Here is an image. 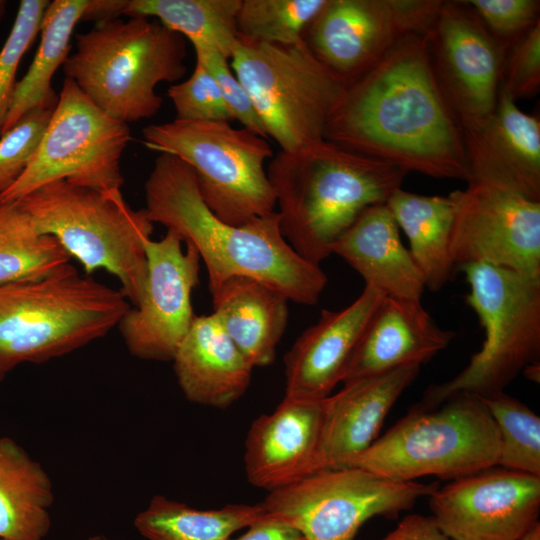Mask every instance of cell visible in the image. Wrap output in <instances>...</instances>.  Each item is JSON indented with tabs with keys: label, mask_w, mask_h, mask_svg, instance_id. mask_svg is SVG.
Returning a JSON list of instances; mask_svg holds the SVG:
<instances>
[{
	"label": "cell",
	"mask_w": 540,
	"mask_h": 540,
	"mask_svg": "<svg viewBox=\"0 0 540 540\" xmlns=\"http://www.w3.org/2000/svg\"><path fill=\"white\" fill-rule=\"evenodd\" d=\"M324 139L406 172L466 181L460 126L433 72L428 32L407 35L346 86Z\"/></svg>",
	"instance_id": "1"
},
{
	"label": "cell",
	"mask_w": 540,
	"mask_h": 540,
	"mask_svg": "<svg viewBox=\"0 0 540 540\" xmlns=\"http://www.w3.org/2000/svg\"><path fill=\"white\" fill-rule=\"evenodd\" d=\"M144 189L149 219L196 249L208 272L210 292L230 278L249 277L296 303L318 302L327 276L289 245L278 212L240 226L222 221L202 199L190 166L166 153L156 158Z\"/></svg>",
	"instance_id": "2"
},
{
	"label": "cell",
	"mask_w": 540,
	"mask_h": 540,
	"mask_svg": "<svg viewBox=\"0 0 540 540\" xmlns=\"http://www.w3.org/2000/svg\"><path fill=\"white\" fill-rule=\"evenodd\" d=\"M281 232L302 258L319 265L369 206L386 203L406 171L327 140L279 151L267 169Z\"/></svg>",
	"instance_id": "3"
},
{
	"label": "cell",
	"mask_w": 540,
	"mask_h": 540,
	"mask_svg": "<svg viewBox=\"0 0 540 540\" xmlns=\"http://www.w3.org/2000/svg\"><path fill=\"white\" fill-rule=\"evenodd\" d=\"M186 52L185 38L158 20L118 17L77 33L75 51L62 67L93 104L128 123L161 109L163 99L155 88L186 74Z\"/></svg>",
	"instance_id": "4"
},
{
	"label": "cell",
	"mask_w": 540,
	"mask_h": 540,
	"mask_svg": "<svg viewBox=\"0 0 540 540\" xmlns=\"http://www.w3.org/2000/svg\"><path fill=\"white\" fill-rule=\"evenodd\" d=\"M130 309L121 292L70 263L31 281L0 285V379L105 336Z\"/></svg>",
	"instance_id": "5"
},
{
	"label": "cell",
	"mask_w": 540,
	"mask_h": 540,
	"mask_svg": "<svg viewBox=\"0 0 540 540\" xmlns=\"http://www.w3.org/2000/svg\"><path fill=\"white\" fill-rule=\"evenodd\" d=\"M17 203L42 234L54 237L86 275L105 270L138 305L147 278L145 242L153 224L145 208L133 209L120 190L101 191L57 180Z\"/></svg>",
	"instance_id": "6"
},
{
	"label": "cell",
	"mask_w": 540,
	"mask_h": 540,
	"mask_svg": "<svg viewBox=\"0 0 540 540\" xmlns=\"http://www.w3.org/2000/svg\"><path fill=\"white\" fill-rule=\"evenodd\" d=\"M459 269L469 284L466 303L476 312L485 340L460 373L425 390L421 406L439 405L459 393L503 392L520 370L539 361L540 277L485 263Z\"/></svg>",
	"instance_id": "7"
},
{
	"label": "cell",
	"mask_w": 540,
	"mask_h": 540,
	"mask_svg": "<svg viewBox=\"0 0 540 540\" xmlns=\"http://www.w3.org/2000/svg\"><path fill=\"white\" fill-rule=\"evenodd\" d=\"M500 450L499 431L481 399L459 393L436 406L414 407L353 467L395 481L454 480L498 466Z\"/></svg>",
	"instance_id": "8"
},
{
	"label": "cell",
	"mask_w": 540,
	"mask_h": 540,
	"mask_svg": "<svg viewBox=\"0 0 540 540\" xmlns=\"http://www.w3.org/2000/svg\"><path fill=\"white\" fill-rule=\"evenodd\" d=\"M142 134L149 149L190 166L202 199L222 221L240 226L274 212L267 139L229 122L177 119L146 126Z\"/></svg>",
	"instance_id": "9"
},
{
	"label": "cell",
	"mask_w": 540,
	"mask_h": 540,
	"mask_svg": "<svg viewBox=\"0 0 540 540\" xmlns=\"http://www.w3.org/2000/svg\"><path fill=\"white\" fill-rule=\"evenodd\" d=\"M230 66L248 93L268 138L295 152L325 140L346 86L305 43L279 45L238 37Z\"/></svg>",
	"instance_id": "10"
},
{
	"label": "cell",
	"mask_w": 540,
	"mask_h": 540,
	"mask_svg": "<svg viewBox=\"0 0 540 540\" xmlns=\"http://www.w3.org/2000/svg\"><path fill=\"white\" fill-rule=\"evenodd\" d=\"M129 140L127 123L106 114L65 78L33 158L0 195V203L17 202L57 180L101 191L120 190L124 183L120 159Z\"/></svg>",
	"instance_id": "11"
},
{
	"label": "cell",
	"mask_w": 540,
	"mask_h": 540,
	"mask_svg": "<svg viewBox=\"0 0 540 540\" xmlns=\"http://www.w3.org/2000/svg\"><path fill=\"white\" fill-rule=\"evenodd\" d=\"M436 488L348 467L313 473L269 492L260 504L265 514L297 528L306 540H355L370 518L396 517Z\"/></svg>",
	"instance_id": "12"
},
{
	"label": "cell",
	"mask_w": 540,
	"mask_h": 540,
	"mask_svg": "<svg viewBox=\"0 0 540 540\" xmlns=\"http://www.w3.org/2000/svg\"><path fill=\"white\" fill-rule=\"evenodd\" d=\"M442 4L439 0H327L302 39L313 56L347 86L401 39L428 32Z\"/></svg>",
	"instance_id": "13"
},
{
	"label": "cell",
	"mask_w": 540,
	"mask_h": 540,
	"mask_svg": "<svg viewBox=\"0 0 540 540\" xmlns=\"http://www.w3.org/2000/svg\"><path fill=\"white\" fill-rule=\"evenodd\" d=\"M453 191L450 254L456 268L485 263L540 277V201L481 181Z\"/></svg>",
	"instance_id": "14"
},
{
	"label": "cell",
	"mask_w": 540,
	"mask_h": 540,
	"mask_svg": "<svg viewBox=\"0 0 540 540\" xmlns=\"http://www.w3.org/2000/svg\"><path fill=\"white\" fill-rule=\"evenodd\" d=\"M172 230L145 242L147 278L137 306L118 324L130 353L146 360L169 361L195 319L191 304L199 283L200 257Z\"/></svg>",
	"instance_id": "15"
},
{
	"label": "cell",
	"mask_w": 540,
	"mask_h": 540,
	"mask_svg": "<svg viewBox=\"0 0 540 540\" xmlns=\"http://www.w3.org/2000/svg\"><path fill=\"white\" fill-rule=\"evenodd\" d=\"M428 51L459 124L482 119L495 109L506 52L466 1H443L428 31Z\"/></svg>",
	"instance_id": "16"
},
{
	"label": "cell",
	"mask_w": 540,
	"mask_h": 540,
	"mask_svg": "<svg viewBox=\"0 0 540 540\" xmlns=\"http://www.w3.org/2000/svg\"><path fill=\"white\" fill-rule=\"evenodd\" d=\"M429 497L431 517L451 540H521L538 523L540 476L494 466Z\"/></svg>",
	"instance_id": "17"
},
{
	"label": "cell",
	"mask_w": 540,
	"mask_h": 540,
	"mask_svg": "<svg viewBox=\"0 0 540 540\" xmlns=\"http://www.w3.org/2000/svg\"><path fill=\"white\" fill-rule=\"evenodd\" d=\"M467 159L466 182L494 184L540 201V121L521 111L500 88L486 117L459 124Z\"/></svg>",
	"instance_id": "18"
},
{
	"label": "cell",
	"mask_w": 540,
	"mask_h": 540,
	"mask_svg": "<svg viewBox=\"0 0 540 540\" xmlns=\"http://www.w3.org/2000/svg\"><path fill=\"white\" fill-rule=\"evenodd\" d=\"M325 399L284 396L272 413L252 423L244 453L251 485L273 492L323 470L320 445Z\"/></svg>",
	"instance_id": "19"
},
{
	"label": "cell",
	"mask_w": 540,
	"mask_h": 540,
	"mask_svg": "<svg viewBox=\"0 0 540 540\" xmlns=\"http://www.w3.org/2000/svg\"><path fill=\"white\" fill-rule=\"evenodd\" d=\"M386 295L365 285L349 306L323 310L284 356L285 396L323 399L343 382L355 348Z\"/></svg>",
	"instance_id": "20"
},
{
	"label": "cell",
	"mask_w": 540,
	"mask_h": 540,
	"mask_svg": "<svg viewBox=\"0 0 540 540\" xmlns=\"http://www.w3.org/2000/svg\"><path fill=\"white\" fill-rule=\"evenodd\" d=\"M419 369L408 366L349 381L326 397L320 445L323 470L353 467L375 442L390 409Z\"/></svg>",
	"instance_id": "21"
},
{
	"label": "cell",
	"mask_w": 540,
	"mask_h": 540,
	"mask_svg": "<svg viewBox=\"0 0 540 540\" xmlns=\"http://www.w3.org/2000/svg\"><path fill=\"white\" fill-rule=\"evenodd\" d=\"M455 336L440 328L420 300L386 296L366 326L348 364L343 383L421 366Z\"/></svg>",
	"instance_id": "22"
},
{
	"label": "cell",
	"mask_w": 540,
	"mask_h": 540,
	"mask_svg": "<svg viewBox=\"0 0 540 540\" xmlns=\"http://www.w3.org/2000/svg\"><path fill=\"white\" fill-rule=\"evenodd\" d=\"M172 361L186 398L214 408L236 402L253 369L213 314L195 317Z\"/></svg>",
	"instance_id": "23"
},
{
	"label": "cell",
	"mask_w": 540,
	"mask_h": 540,
	"mask_svg": "<svg viewBox=\"0 0 540 540\" xmlns=\"http://www.w3.org/2000/svg\"><path fill=\"white\" fill-rule=\"evenodd\" d=\"M332 253L353 267L367 286L388 297L420 300L423 275L403 245L386 203L367 207L336 241Z\"/></svg>",
	"instance_id": "24"
},
{
	"label": "cell",
	"mask_w": 540,
	"mask_h": 540,
	"mask_svg": "<svg viewBox=\"0 0 540 540\" xmlns=\"http://www.w3.org/2000/svg\"><path fill=\"white\" fill-rule=\"evenodd\" d=\"M219 324L254 367L273 363L288 323L289 299L249 277H233L211 292Z\"/></svg>",
	"instance_id": "25"
},
{
	"label": "cell",
	"mask_w": 540,
	"mask_h": 540,
	"mask_svg": "<svg viewBox=\"0 0 540 540\" xmlns=\"http://www.w3.org/2000/svg\"><path fill=\"white\" fill-rule=\"evenodd\" d=\"M386 205L409 240V251L423 275L425 287L434 292L440 290L457 270L450 254L456 210L454 192L448 196H427L399 188Z\"/></svg>",
	"instance_id": "26"
},
{
	"label": "cell",
	"mask_w": 540,
	"mask_h": 540,
	"mask_svg": "<svg viewBox=\"0 0 540 540\" xmlns=\"http://www.w3.org/2000/svg\"><path fill=\"white\" fill-rule=\"evenodd\" d=\"M53 500L41 465L14 440L0 437V540H43Z\"/></svg>",
	"instance_id": "27"
},
{
	"label": "cell",
	"mask_w": 540,
	"mask_h": 540,
	"mask_svg": "<svg viewBox=\"0 0 540 540\" xmlns=\"http://www.w3.org/2000/svg\"><path fill=\"white\" fill-rule=\"evenodd\" d=\"M89 0H54L45 10L40 42L26 74L17 82L2 134L36 109H54L58 95L52 78L70 54V40ZM1 137V136H0Z\"/></svg>",
	"instance_id": "28"
},
{
	"label": "cell",
	"mask_w": 540,
	"mask_h": 540,
	"mask_svg": "<svg viewBox=\"0 0 540 540\" xmlns=\"http://www.w3.org/2000/svg\"><path fill=\"white\" fill-rule=\"evenodd\" d=\"M241 0H127L123 15L158 20L187 38L194 50H215L231 57L238 41Z\"/></svg>",
	"instance_id": "29"
},
{
	"label": "cell",
	"mask_w": 540,
	"mask_h": 540,
	"mask_svg": "<svg viewBox=\"0 0 540 540\" xmlns=\"http://www.w3.org/2000/svg\"><path fill=\"white\" fill-rule=\"evenodd\" d=\"M263 514L260 503L200 510L156 495L135 517L134 526L148 540H228Z\"/></svg>",
	"instance_id": "30"
},
{
	"label": "cell",
	"mask_w": 540,
	"mask_h": 540,
	"mask_svg": "<svg viewBox=\"0 0 540 540\" xmlns=\"http://www.w3.org/2000/svg\"><path fill=\"white\" fill-rule=\"evenodd\" d=\"M70 260L17 203H0V285L44 278Z\"/></svg>",
	"instance_id": "31"
},
{
	"label": "cell",
	"mask_w": 540,
	"mask_h": 540,
	"mask_svg": "<svg viewBox=\"0 0 540 540\" xmlns=\"http://www.w3.org/2000/svg\"><path fill=\"white\" fill-rule=\"evenodd\" d=\"M479 398L500 434L498 466L540 476V417L504 391Z\"/></svg>",
	"instance_id": "32"
},
{
	"label": "cell",
	"mask_w": 540,
	"mask_h": 540,
	"mask_svg": "<svg viewBox=\"0 0 540 540\" xmlns=\"http://www.w3.org/2000/svg\"><path fill=\"white\" fill-rule=\"evenodd\" d=\"M327 0H241L238 37L260 43L295 45Z\"/></svg>",
	"instance_id": "33"
},
{
	"label": "cell",
	"mask_w": 540,
	"mask_h": 540,
	"mask_svg": "<svg viewBox=\"0 0 540 540\" xmlns=\"http://www.w3.org/2000/svg\"><path fill=\"white\" fill-rule=\"evenodd\" d=\"M49 3L47 0H22L11 31L0 50V136L17 85L18 66L40 32Z\"/></svg>",
	"instance_id": "34"
},
{
	"label": "cell",
	"mask_w": 540,
	"mask_h": 540,
	"mask_svg": "<svg viewBox=\"0 0 540 540\" xmlns=\"http://www.w3.org/2000/svg\"><path fill=\"white\" fill-rule=\"evenodd\" d=\"M167 95L173 103L177 120L221 122L234 120L217 83L197 61L191 76L183 82L171 85Z\"/></svg>",
	"instance_id": "35"
},
{
	"label": "cell",
	"mask_w": 540,
	"mask_h": 540,
	"mask_svg": "<svg viewBox=\"0 0 540 540\" xmlns=\"http://www.w3.org/2000/svg\"><path fill=\"white\" fill-rule=\"evenodd\" d=\"M53 109H36L24 115L0 137V195L23 174L40 143Z\"/></svg>",
	"instance_id": "36"
},
{
	"label": "cell",
	"mask_w": 540,
	"mask_h": 540,
	"mask_svg": "<svg viewBox=\"0 0 540 540\" xmlns=\"http://www.w3.org/2000/svg\"><path fill=\"white\" fill-rule=\"evenodd\" d=\"M489 33L507 53L539 21L538 0H469Z\"/></svg>",
	"instance_id": "37"
},
{
	"label": "cell",
	"mask_w": 540,
	"mask_h": 540,
	"mask_svg": "<svg viewBox=\"0 0 540 540\" xmlns=\"http://www.w3.org/2000/svg\"><path fill=\"white\" fill-rule=\"evenodd\" d=\"M196 61L213 77L233 119L243 128L268 139L265 128L243 85L234 74L229 58L215 50H195Z\"/></svg>",
	"instance_id": "38"
},
{
	"label": "cell",
	"mask_w": 540,
	"mask_h": 540,
	"mask_svg": "<svg viewBox=\"0 0 540 540\" xmlns=\"http://www.w3.org/2000/svg\"><path fill=\"white\" fill-rule=\"evenodd\" d=\"M540 87V22L507 53L501 88L514 100L532 97Z\"/></svg>",
	"instance_id": "39"
},
{
	"label": "cell",
	"mask_w": 540,
	"mask_h": 540,
	"mask_svg": "<svg viewBox=\"0 0 540 540\" xmlns=\"http://www.w3.org/2000/svg\"><path fill=\"white\" fill-rule=\"evenodd\" d=\"M380 540H451L437 526L432 517L411 514Z\"/></svg>",
	"instance_id": "40"
},
{
	"label": "cell",
	"mask_w": 540,
	"mask_h": 540,
	"mask_svg": "<svg viewBox=\"0 0 540 540\" xmlns=\"http://www.w3.org/2000/svg\"><path fill=\"white\" fill-rule=\"evenodd\" d=\"M247 528L239 538L228 540H306L297 528L265 513Z\"/></svg>",
	"instance_id": "41"
},
{
	"label": "cell",
	"mask_w": 540,
	"mask_h": 540,
	"mask_svg": "<svg viewBox=\"0 0 540 540\" xmlns=\"http://www.w3.org/2000/svg\"><path fill=\"white\" fill-rule=\"evenodd\" d=\"M127 0H89L81 21L96 23L118 18L123 14Z\"/></svg>",
	"instance_id": "42"
},
{
	"label": "cell",
	"mask_w": 540,
	"mask_h": 540,
	"mask_svg": "<svg viewBox=\"0 0 540 540\" xmlns=\"http://www.w3.org/2000/svg\"><path fill=\"white\" fill-rule=\"evenodd\" d=\"M521 540H540V524L536 523Z\"/></svg>",
	"instance_id": "43"
},
{
	"label": "cell",
	"mask_w": 540,
	"mask_h": 540,
	"mask_svg": "<svg viewBox=\"0 0 540 540\" xmlns=\"http://www.w3.org/2000/svg\"><path fill=\"white\" fill-rule=\"evenodd\" d=\"M6 9V1L0 0V20L2 19L3 15L5 14Z\"/></svg>",
	"instance_id": "44"
}]
</instances>
